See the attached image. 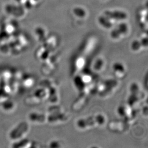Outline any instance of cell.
Instances as JSON below:
<instances>
[{
  "mask_svg": "<svg viewBox=\"0 0 148 148\" xmlns=\"http://www.w3.org/2000/svg\"><path fill=\"white\" fill-rule=\"evenodd\" d=\"M106 121V116L103 114H99L95 116L80 119L77 121L76 125L80 130H87L102 126Z\"/></svg>",
  "mask_w": 148,
  "mask_h": 148,
  "instance_id": "6da1fadb",
  "label": "cell"
},
{
  "mask_svg": "<svg viewBox=\"0 0 148 148\" xmlns=\"http://www.w3.org/2000/svg\"><path fill=\"white\" fill-rule=\"evenodd\" d=\"M117 113L122 118L124 119L125 121H132L136 117V113L133 109V107L128 103L119 106Z\"/></svg>",
  "mask_w": 148,
  "mask_h": 148,
  "instance_id": "277c9868",
  "label": "cell"
},
{
  "mask_svg": "<svg viewBox=\"0 0 148 148\" xmlns=\"http://www.w3.org/2000/svg\"><path fill=\"white\" fill-rule=\"evenodd\" d=\"M27 120L29 123L43 124L47 122V115L38 112H31L27 115Z\"/></svg>",
  "mask_w": 148,
  "mask_h": 148,
  "instance_id": "5b68a950",
  "label": "cell"
},
{
  "mask_svg": "<svg viewBox=\"0 0 148 148\" xmlns=\"http://www.w3.org/2000/svg\"><path fill=\"white\" fill-rule=\"evenodd\" d=\"M104 15L108 17L114 21H119L126 19L127 14L124 12L121 11H106L104 13Z\"/></svg>",
  "mask_w": 148,
  "mask_h": 148,
  "instance_id": "ba28073f",
  "label": "cell"
},
{
  "mask_svg": "<svg viewBox=\"0 0 148 148\" xmlns=\"http://www.w3.org/2000/svg\"><path fill=\"white\" fill-rule=\"evenodd\" d=\"M118 86L117 81L112 79L106 80L98 84V92L101 97H108L115 91Z\"/></svg>",
  "mask_w": 148,
  "mask_h": 148,
  "instance_id": "3957f363",
  "label": "cell"
},
{
  "mask_svg": "<svg viewBox=\"0 0 148 148\" xmlns=\"http://www.w3.org/2000/svg\"><path fill=\"white\" fill-rule=\"evenodd\" d=\"M16 105L14 102L12 101L7 102L3 104V106H1V109L6 112H11L14 111L15 109Z\"/></svg>",
  "mask_w": 148,
  "mask_h": 148,
  "instance_id": "30bf717a",
  "label": "cell"
},
{
  "mask_svg": "<svg viewBox=\"0 0 148 148\" xmlns=\"http://www.w3.org/2000/svg\"><path fill=\"white\" fill-rule=\"evenodd\" d=\"M30 127L28 121H23L14 127L9 132L8 138L12 143L26 138L30 131Z\"/></svg>",
  "mask_w": 148,
  "mask_h": 148,
  "instance_id": "7a4b0ae2",
  "label": "cell"
},
{
  "mask_svg": "<svg viewBox=\"0 0 148 148\" xmlns=\"http://www.w3.org/2000/svg\"><path fill=\"white\" fill-rule=\"evenodd\" d=\"M115 21L106 16H101L99 18V22L102 26L105 28H109L113 25Z\"/></svg>",
  "mask_w": 148,
  "mask_h": 148,
  "instance_id": "9c48e42d",
  "label": "cell"
},
{
  "mask_svg": "<svg viewBox=\"0 0 148 148\" xmlns=\"http://www.w3.org/2000/svg\"><path fill=\"white\" fill-rule=\"evenodd\" d=\"M105 65V62L102 59H97L94 64V68L95 71H101L103 70Z\"/></svg>",
  "mask_w": 148,
  "mask_h": 148,
  "instance_id": "7c38bea8",
  "label": "cell"
},
{
  "mask_svg": "<svg viewBox=\"0 0 148 148\" xmlns=\"http://www.w3.org/2000/svg\"><path fill=\"white\" fill-rule=\"evenodd\" d=\"M16 1H20V0H16Z\"/></svg>",
  "mask_w": 148,
  "mask_h": 148,
  "instance_id": "9a60e30c",
  "label": "cell"
},
{
  "mask_svg": "<svg viewBox=\"0 0 148 148\" xmlns=\"http://www.w3.org/2000/svg\"><path fill=\"white\" fill-rule=\"evenodd\" d=\"M112 70L114 75L118 79L124 78L127 73L126 66L120 62L114 63L112 65Z\"/></svg>",
  "mask_w": 148,
  "mask_h": 148,
  "instance_id": "8992f818",
  "label": "cell"
},
{
  "mask_svg": "<svg viewBox=\"0 0 148 148\" xmlns=\"http://www.w3.org/2000/svg\"><path fill=\"white\" fill-rule=\"evenodd\" d=\"M50 147L52 148H58V147H60V145L59 144V143L57 141H52L49 144Z\"/></svg>",
  "mask_w": 148,
  "mask_h": 148,
  "instance_id": "5bb4252c",
  "label": "cell"
},
{
  "mask_svg": "<svg viewBox=\"0 0 148 148\" xmlns=\"http://www.w3.org/2000/svg\"><path fill=\"white\" fill-rule=\"evenodd\" d=\"M127 25L125 23H122L111 31V36L114 39H119L123 35L127 32Z\"/></svg>",
  "mask_w": 148,
  "mask_h": 148,
  "instance_id": "52a82bcc",
  "label": "cell"
},
{
  "mask_svg": "<svg viewBox=\"0 0 148 148\" xmlns=\"http://www.w3.org/2000/svg\"><path fill=\"white\" fill-rule=\"evenodd\" d=\"M143 48H144L141 41L134 40L132 42L131 49L134 52L140 51Z\"/></svg>",
  "mask_w": 148,
  "mask_h": 148,
  "instance_id": "8fae6325",
  "label": "cell"
},
{
  "mask_svg": "<svg viewBox=\"0 0 148 148\" xmlns=\"http://www.w3.org/2000/svg\"><path fill=\"white\" fill-rule=\"evenodd\" d=\"M34 1H38V0H34Z\"/></svg>",
  "mask_w": 148,
  "mask_h": 148,
  "instance_id": "2e32d148",
  "label": "cell"
},
{
  "mask_svg": "<svg viewBox=\"0 0 148 148\" xmlns=\"http://www.w3.org/2000/svg\"><path fill=\"white\" fill-rule=\"evenodd\" d=\"M73 12L75 15L80 17L85 16L86 15L85 11L81 7H76L73 9Z\"/></svg>",
  "mask_w": 148,
  "mask_h": 148,
  "instance_id": "4fadbf2b",
  "label": "cell"
}]
</instances>
